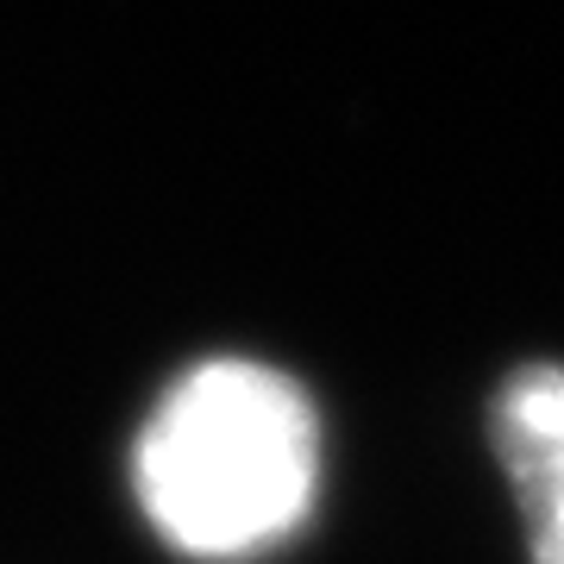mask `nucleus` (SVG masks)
Listing matches in <instances>:
<instances>
[{
    "instance_id": "f257e3e1",
    "label": "nucleus",
    "mask_w": 564,
    "mask_h": 564,
    "mask_svg": "<svg viewBox=\"0 0 564 564\" xmlns=\"http://www.w3.org/2000/svg\"><path fill=\"white\" fill-rule=\"evenodd\" d=\"M132 489L158 540L182 558H263L314 514L321 414L270 364L207 358L182 370L139 426Z\"/></svg>"
},
{
    "instance_id": "f03ea898",
    "label": "nucleus",
    "mask_w": 564,
    "mask_h": 564,
    "mask_svg": "<svg viewBox=\"0 0 564 564\" xmlns=\"http://www.w3.org/2000/svg\"><path fill=\"white\" fill-rule=\"evenodd\" d=\"M489 440L527 514L533 564H564V364H527L489 408Z\"/></svg>"
}]
</instances>
